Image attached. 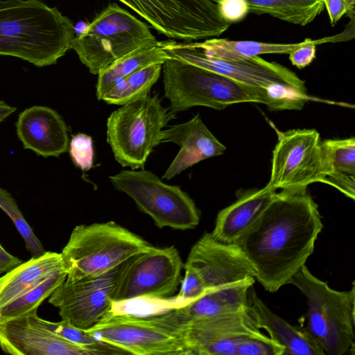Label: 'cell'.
<instances>
[{"label":"cell","instance_id":"obj_12","mask_svg":"<svg viewBox=\"0 0 355 355\" xmlns=\"http://www.w3.org/2000/svg\"><path fill=\"white\" fill-rule=\"evenodd\" d=\"M158 44L171 58L221 74L267 94L276 85H285L307 94L305 83L294 72L260 56L234 60L209 55L200 49L193 46L191 42H178L168 40L158 42Z\"/></svg>","mask_w":355,"mask_h":355},{"label":"cell","instance_id":"obj_6","mask_svg":"<svg viewBox=\"0 0 355 355\" xmlns=\"http://www.w3.org/2000/svg\"><path fill=\"white\" fill-rule=\"evenodd\" d=\"M157 42L146 24L113 3L74 37L70 49L98 75L129 53Z\"/></svg>","mask_w":355,"mask_h":355},{"label":"cell","instance_id":"obj_19","mask_svg":"<svg viewBox=\"0 0 355 355\" xmlns=\"http://www.w3.org/2000/svg\"><path fill=\"white\" fill-rule=\"evenodd\" d=\"M255 279L243 281L207 293L184 306L148 315L157 324L168 328L190 320L248 309L249 291Z\"/></svg>","mask_w":355,"mask_h":355},{"label":"cell","instance_id":"obj_37","mask_svg":"<svg viewBox=\"0 0 355 355\" xmlns=\"http://www.w3.org/2000/svg\"><path fill=\"white\" fill-rule=\"evenodd\" d=\"M17 110V107L10 106L5 101L0 100V123Z\"/></svg>","mask_w":355,"mask_h":355},{"label":"cell","instance_id":"obj_28","mask_svg":"<svg viewBox=\"0 0 355 355\" xmlns=\"http://www.w3.org/2000/svg\"><path fill=\"white\" fill-rule=\"evenodd\" d=\"M65 269L46 277L28 291L19 296L0 310V320L17 318L37 311L42 302L67 278Z\"/></svg>","mask_w":355,"mask_h":355},{"label":"cell","instance_id":"obj_21","mask_svg":"<svg viewBox=\"0 0 355 355\" xmlns=\"http://www.w3.org/2000/svg\"><path fill=\"white\" fill-rule=\"evenodd\" d=\"M275 192L266 186L238 192L236 200L218 212L212 236L224 243H234L259 217Z\"/></svg>","mask_w":355,"mask_h":355},{"label":"cell","instance_id":"obj_10","mask_svg":"<svg viewBox=\"0 0 355 355\" xmlns=\"http://www.w3.org/2000/svg\"><path fill=\"white\" fill-rule=\"evenodd\" d=\"M184 263L173 245L139 253L123 264L114 293V304L138 299L173 297L182 282Z\"/></svg>","mask_w":355,"mask_h":355},{"label":"cell","instance_id":"obj_15","mask_svg":"<svg viewBox=\"0 0 355 355\" xmlns=\"http://www.w3.org/2000/svg\"><path fill=\"white\" fill-rule=\"evenodd\" d=\"M123 264L100 275L74 282L65 279L49 297V303L58 308L62 320L89 329L112 311Z\"/></svg>","mask_w":355,"mask_h":355},{"label":"cell","instance_id":"obj_17","mask_svg":"<svg viewBox=\"0 0 355 355\" xmlns=\"http://www.w3.org/2000/svg\"><path fill=\"white\" fill-rule=\"evenodd\" d=\"M37 311L0 320V347L12 355H93L44 327Z\"/></svg>","mask_w":355,"mask_h":355},{"label":"cell","instance_id":"obj_35","mask_svg":"<svg viewBox=\"0 0 355 355\" xmlns=\"http://www.w3.org/2000/svg\"><path fill=\"white\" fill-rule=\"evenodd\" d=\"M323 2L332 26H334L345 14L353 8L354 6V0H323Z\"/></svg>","mask_w":355,"mask_h":355},{"label":"cell","instance_id":"obj_2","mask_svg":"<svg viewBox=\"0 0 355 355\" xmlns=\"http://www.w3.org/2000/svg\"><path fill=\"white\" fill-rule=\"evenodd\" d=\"M75 33L72 21L56 7L40 0H0V55L37 67L55 64Z\"/></svg>","mask_w":355,"mask_h":355},{"label":"cell","instance_id":"obj_11","mask_svg":"<svg viewBox=\"0 0 355 355\" xmlns=\"http://www.w3.org/2000/svg\"><path fill=\"white\" fill-rule=\"evenodd\" d=\"M277 133L270 178L266 186L273 191H299L314 182L324 183L326 168L319 132L294 129Z\"/></svg>","mask_w":355,"mask_h":355},{"label":"cell","instance_id":"obj_23","mask_svg":"<svg viewBox=\"0 0 355 355\" xmlns=\"http://www.w3.org/2000/svg\"><path fill=\"white\" fill-rule=\"evenodd\" d=\"M61 253L46 251L0 277V310L52 274L64 270Z\"/></svg>","mask_w":355,"mask_h":355},{"label":"cell","instance_id":"obj_4","mask_svg":"<svg viewBox=\"0 0 355 355\" xmlns=\"http://www.w3.org/2000/svg\"><path fill=\"white\" fill-rule=\"evenodd\" d=\"M153 247L114 221L78 225L61 252L66 280L102 275Z\"/></svg>","mask_w":355,"mask_h":355},{"label":"cell","instance_id":"obj_18","mask_svg":"<svg viewBox=\"0 0 355 355\" xmlns=\"http://www.w3.org/2000/svg\"><path fill=\"white\" fill-rule=\"evenodd\" d=\"M15 126L23 148L37 155L58 157L68 150L67 125L58 112L49 107L25 109L19 113Z\"/></svg>","mask_w":355,"mask_h":355},{"label":"cell","instance_id":"obj_36","mask_svg":"<svg viewBox=\"0 0 355 355\" xmlns=\"http://www.w3.org/2000/svg\"><path fill=\"white\" fill-rule=\"evenodd\" d=\"M22 263V260L8 252L0 244V274L6 273Z\"/></svg>","mask_w":355,"mask_h":355},{"label":"cell","instance_id":"obj_32","mask_svg":"<svg viewBox=\"0 0 355 355\" xmlns=\"http://www.w3.org/2000/svg\"><path fill=\"white\" fill-rule=\"evenodd\" d=\"M69 151L73 164L83 171L93 166L94 148L90 136L78 133L73 135L69 146Z\"/></svg>","mask_w":355,"mask_h":355},{"label":"cell","instance_id":"obj_22","mask_svg":"<svg viewBox=\"0 0 355 355\" xmlns=\"http://www.w3.org/2000/svg\"><path fill=\"white\" fill-rule=\"evenodd\" d=\"M248 311L259 329L284 349V355H324L316 342L301 327L291 325L272 312L259 297L253 286L249 291Z\"/></svg>","mask_w":355,"mask_h":355},{"label":"cell","instance_id":"obj_31","mask_svg":"<svg viewBox=\"0 0 355 355\" xmlns=\"http://www.w3.org/2000/svg\"><path fill=\"white\" fill-rule=\"evenodd\" d=\"M0 209L11 219L24 239L26 250L33 257H38L44 254L46 252L44 248L24 218L17 201L7 190L1 187Z\"/></svg>","mask_w":355,"mask_h":355},{"label":"cell","instance_id":"obj_20","mask_svg":"<svg viewBox=\"0 0 355 355\" xmlns=\"http://www.w3.org/2000/svg\"><path fill=\"white\" fill-rule=\"evenodd\" d=\"M162 142H173L180 149L163 178L170 180L204 159L224 153L226 147L210 132L199 114L191 120L163 130Z\"/></svg>","mask_w":355,"mask_h":355},{"label":"cell","instance_id":"obj_5","mask_svg":"<svg viewBox=\"0 0 355 355\" xmlns=\"http://www.w3.org/2000/svg\"><path fill=\"white\" fill-rule=\"evenodd\" d=\"M162 67L164 96L174 114L195 106L223 110L241 103H262L270 108L266 92L221 74L175 58Z\"/></svg>","mask_w":355,"mask_h":355},{"label":"cell","instance_id":"obj_27","mask_svg":"<svg viewBox=\"0 0 355 355\" xmlns=\"http://www.w3.org/2000/svg\"><path fill=\"white\" fill-rule=\"evenodd\" d=\"M162 64L141 69L114 83L102 97L108 104L123 105L150 94L152 86L159 78Z\"/></svg>","mask_w":355,"mask_h":355},{"label":"cell","instance_id":"obj_26","mask_svg":"<svg viewBox=\"0 0 355 355\" xmlns=\"http://www.w3.org/2000/svg\"><path fill=\"white\" fill-rule=\"evenodd\" d=\"M216 2V0H212ZM249 12L267 14L284 21L305 26L324 10L323 0H245Z\"/></svg>","mask_w":355,"mask_h":355},{"label":"cell","instance_id":"obj_33","mask_svg":"<svg viewBox=\"0 0 355 355\" xmlns=\"http://www.w3.org/2000/svg\"><path fill=\"white\" fill-rule=\"evenodd\" d=\"M330 37L312 40L306 39V42L290 52L289 59L291 63L299 69H303L310 64L315 58V46L330 42Z\"/></svg>","mask_w":355,"mask_h":355},{"label":"cell","instance_id":"obj_14","mask_svg":"<svg viewBox=\"0 0 355 355\" xmlns=\"http://www.w3.org/2000/svg\"><path fill=\"white\" fill-rule=\"evenodd\" d=\"M166 329L182 340L190 355H242L245 343L262 334L248 308L190 320Z\"/></svg>","mask_w":355,"mask_h":355},{"label":"cell","instance_id":"obj_9","mask_svg":"<svg viewBox=\"0 0 355 355\" xmlns=\"http://www.w3.org/2000/svg\"><path fill=\"white\" fill-rule=\"evenodd\" d=\"M159 33L186 42L218 37L230 24L212 0H119Z\"/></svg>","mask_w":355,"mask_h":355},{"label":"cell","instance_id":"obj_1","mask_svg":"<svg viewBox=\"0 0 355 355\" xmlns=\"http://www.w3.org/2000/svg\"><path fill=\"white\" fill-rule=\"evenodd\" d=\"M322 227L318 206L306 190H282L234 244L252 265L255 279L275 293L306 265Z\"/></svg>","mask_w":355,"mask_h":355},{"label":"cell","instance_id":"obj_8","mask_svg":"<svg viewBox=\"0 0 355 355\" xmlns=\"http://www.w3.org/2000/svg\"><path fill=\"white\" fill-rule=\"evenodd\" d=\"M109 178L114 188L130 196L159 228L187 230L198 225L200 211L180 187L167 184L143 168L123 170Z\"/></svg>","mask_w":355,"mask_h":355},{"label":"cell","instance_id":"obj_16","mask_svg":"<svg viewBox=\"0 0 355 355\" xmlns=\"http://www.w3.org/2000/svg\"><path fill=\"white\" fill-rule=\"evenodd\" d=\"M185 265L195 270L205 294L255 279L252 265L239 246L220 242L211 232L205 233L192 246Z\"/></svg>","mask_w":355,"mask_h":355},{"label":"cell","instance_id":"obj_7","mask_svg":"<svg viewBox=\"0 0 355 355\" xmlns=\"http://www.w3.org/2000/svg\"><path fill=\"white\" fill-rule=\"evenodd\" d=\"M175 117L150 94L123 105L107 120V141L123 167L143 168L153 148L162 143L164 128Z\"/></svg>","mask_w":355,"mask_h":355},{"label":"cell","instance_id":"obj_25","mask_svg":"<svg viewBox=\"0 0 355 355\" xmlns=\"http://www.w3.org/2000/svg\"><path fill=\"white\" fill-rule=\"evenodd\" d=\"M171 58L158 44L139 49L112 63L98 74L96 97L103 95L117 80L154 64H163Z\"/></svg>","mask_w":355,"mask_h":355},{"label":"cell","instance_id":"obj_13","mask_svg":"<svg viewBox=\"0 0 355 355\" xmlns=\"http://www.w3.org/2000/svg\"><path fill=\"white\" fill-rule=\"evenodd\" d=\"M86 331L98 340L125 354L190 355L176 334L146 315L112 310L98 324Z\"/></svg>","mask_w":355,"mask_h":355},{"label":"cell","instance_id":"obj_29","mask_svg":"<svg viewBox=\"0 0 355 355\" xmlns=\"http://www.w3.org/2000/svg\"><path fill=\"white\" fill-rule=\"evenodd\" d=\"M326 178L332 175H355V138L322 141ZM326 179V178H325Z\"/></svg>","mask_w":355,"mask_h":355},{"label":"cell","instance_id":"obj_34","mask_svg":"<svg viewBox=\"0 0 355 355\" xmlns=\"http://www.w3.org/2000/svg\"><path fill=\"white\" fill-rule=\"evenodd\" d=\"M215 3L222 18L230 24L240 21L250 12L245 0H216Z\"/></svg>","mask_w":355,"mask_h":355},{"label":"cell","instance_id":"obj_3","mask_svg":"<svg viewBox=\"0 0 355 355\" xmlns=\"http://www.w3.org/2000/svg\"><path fill=\"white\" fill-rule=\"evenodd\" d=\"M306 297L308 311L301 327L328 355L354 354L355 287L338 291L304 265L290 282Z\"/></svg>","mask_w":355,"mask_h":355},{"label":"cell","instance_id":"obj_30","mask_svg":"<svg viewBox=\"0 0 355 355\" xmlns=\"http://www.w3.org/2000/svg\"><path fill=\"white\" fill-rule=\"evenodd\" d=\"M38 320L47 329L67 340L89 350L93 355L125 354L107 343L98 340L86 330L73 327L64 320L53 322L40 317Z\"/></svg>","mask_w":355,"mask_h":355},{"label":"cell","instance_id":"obj_24","mask_svg":"<svg viewBox=\"0 0 355 355\" xmlns=\"http://www.w3.org/2000/svg\"><path fill=\"white\" fill-rule=\"evenodd\" d=\"M306 39L293 44L268 43L256 41H234L226 39H208L201 42H191L205 53L223 59L241 60L262 54L289 53L303 45Z\"/></svg>","mask_w":355,"mask_h":355}]
</instances>
